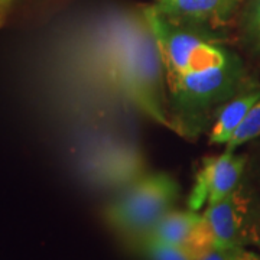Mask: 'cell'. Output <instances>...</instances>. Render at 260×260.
<instances>
[{"mask_svg": "<svg viewBox=\"0 0 260 260\" xmlns=\"http://www.w3.org/2000/svg\"><path fill=\"white\" fill-rule=\"evenodd\" d=\"M260 87L236 52L227 61L167 81V109L171 130L186 139L204 132L224 103Z\"/></svg>", "mask_w": 260, "mask_h": 260, "instance_id": "obj_1", "label": "cell"}, {"mask_svg": "<svg viewBox=\"0 0 260 260\" xmlns=\"http://www.w3.org/2000/svg\"><path fill=\"white\" fill-rule=\"evenodd\" d=\"M110 61L117 84L130 102L152 120L171 129L165 68L158 42L143 16L142 23H129L113 38Z\"/></svg>", "mask_w": 260, "mask_h": 260, "instance_id": "obj_2", "label": "cell"}, {"mask_svg": "<svg viewBox=\"0 0 260 260\" xmlns=\"http://www.w3.org/2000/svg\"><path fill=\"white\" fill-rule=\"evenodd\" d=\"M142 16L158 42L165 81L221 64L234 54L223 45V35L174 23L155 6L143 8Z\"/></svg>", "mask_w": 260, "mask_h": 260, "instance_id": "obj_3", "label": "cell"}, {"mask_svg": "<svg viewBox=\"0 0 260 260\" xmlns=\"http://www.w3.org/2000/svg\"><path fill=\"white\" fill-rule=\"evenodd\" d=\"M179 194L175 178L165 172H153L138 179L106 205L103 217L107 227L130 244L174 208Z\"/></svg>", "mask_w": 260, "mask_h": 260, "instance_id": "obj_4", "label": "cell"}, {"mask_svg": "<svg viewBox=\"0 0 260 260\" xmlns=\"http://www.w3.org/2000/svg\"><path fill=\"white\" fill-rule=\"evenodd\" d=\"M215 247H256L260 250V192L250 174L217 204L207 207Z\"/></svg>", "mask_w": 260, "mask_h": 260, "instance_id": "obj_5", "label": "cell"}, {"mask_svg": "<svg viewBox=\"0 0 260 260\" xmlns=\"http://www.w3.org/2000/svg\"><path fill=\"white\" fill-rule=\"evenodd\" d=\"M249 164V155L224 150L218 156L203 159L188 197V207L198 211L203 205L217 204L242 181Z\"/></svg>", "mask_w": 260, "mask_h": 260, "instance_id": "obj_6", "label": "cell"}, {"mask_svg": "<svg viewBox=\"0 0 260 260\" xmlns=\"http://www.w3.org/2000/svg\"><path fill=\"white\" fill-rule=\"evenodd\" d=\"M244 0H156L153 5L171 22L221 35L242 10Z\"/></svg>", "mask_w": 260, "mask_h": 260, "instance_id": "obj_7", "label": "cell"}, {"mask_svg": "<svg viewBox=\"0 0 260 260\" xmlns=\"http://www.w3.org/2000/svg\"><path fill=\"white\" fill-rule=\"evenodd\" d=\"M260 99V87L250 88L237 94L232 100L224 103L214 117L210 132V143L225 145L232 138L234 130L239 127L251 106Z\"/></svg>", "mask_w": 260, "mask_h": 260, "instance_id": "obj_8", "label": "cell"}, {"mask_svg": "<svg viewBox=\"0 0 260 260\" xmlns=\"http://www.w3.org/2000/svg\"><path fill=\"white\" fill-rule=\"evenodd\" d=\"M200 218L201 215L192 210L178 211L172 208L140 239L149 237V239L160 240V242L169 243L174 246H181L186 239V236L192 230V227L200 221Z\"/></svg>", "mask_w": 260, "mask_h": 260, "instance_id": "obj_9", "label": "cell"}, {"mask_svg": "<svg viewBox=\"0 0 260 260\" xmlns=\"http://www.w3.org/2000/svg\"><path fill=\"white\" fill-rule=\"evenodd\" d=\"M239 41L243 51L260 62V0H246L239 18Z\"/></svg>", "mask_w": 260, "mask_h": 260, "instance_id": "obj_10", "label": "cell"}, {"mask_svg": "<svg viewBox=\"0 0 260 260\" xmlns=\"http://www.w3.org/2000/svg\"><path fill=\"white\" fill-rule=\"evenodd\" d=\"M179 247L185 251V254L191 260H204L215 249L213 229L204 214Z\"/></svg>", "mask_w": 260, "mask_h": 260, "instance_id": "obj_11", "label": "cell"}, {"mask_svg": "<svg viewBox=\"0 0 260 260\" xmlns=\"http://www.w3.org/2000/svg\"><path fill=\"white\" fill-rule=\"evenodd\" d=\"M260 136V99L251 106L246 117L234 130L232 138L224 145L225 152H236L237 149L249 143L251 140L257 139Z\"/></svg>", "mask_w": 260, "mask_h": 260, "instance_id": "obj_12", "label": "cell"}, {"mask_svg": "<svg viewBox=\"0 0 260 260\" xmlns=\"http://www.w3.org/2000/svg\"><path fill=\"white\" fill-rule=\"evenodd\" d=\"M130 246L139 251L146 260H191L179 246L149 237H143L130 243Z\"/></svg>", "mask_w": 260, "mask_h": 260, "instance_id": "obj_13", "label": "cell"}, {"mask_svg": "<svg viewBox=\"0 0 260 260\" xmlns=\"http://www.w3.org/2000/svg\"><path fill=\"white\" fill-rule=\"evenodd\" d=\"M204 260H260V254L246 247H215Z\"/></svg>", "mask_w": 260, "mask_h": 260, "instance_id": "obj_14", "label": "cell"}, {"mask_svg": "<svg viewBox=\"0 0 260 260\" xmlns=\"http://www.w3.org/2000/svg\"><path fill=\"white\" fill-rule=\"evenodd\" d=\"M247 167L250 168V177L254 181V184H256L260 192V149L253 155V158H251Z\"/></svg>", "mask_w": 260, "mask_h": 260, "instance_id": "obj_15", "label": "cell"}, {"mask_svg": "<svg viewBox=\"0 0 260 260\" xmlns=\"http://www.w3.org/2000/svg\"><path fill=\"white\" fill-rule=\"evenodd\" d=\"M10 6L12 3L10 2H5V0H0V29L5 25L6 18H8V13H9Z\"/></svg>", "mask_w": 260, "mask_h": 260, "instance_id": "obj_16", "label": "cell"}, {"mask_svg": "<svg viewBox=\"0 0 260 260\" xmlns=\"http://www.w3.org/2000/svg\"><path fill=\"white\" fill-rule=\"evenodd\" d=\"M5 2H10V3H13V0H5Z\"/></svg>", "mask_w": 260, "mask_h": 260, "instance_id": "obj_17", "label": "cell"}]
</instances>
